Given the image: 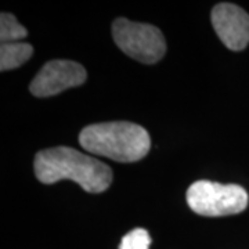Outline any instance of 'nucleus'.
Masks as SVG:
<instances>
[{
    "mask_svg": "<svg viewBox=\"0 0 249 249\" xmlns=\"http://www.w3.org/2000/svg\"><path fill=\"white\" fill-rule=\"evenodd\" d=\"M28 31L10 13H1L0 17V39L1 43H14L27 37Z\"/></svg>",
    "mask_w": 249,
    "mask_h": 249,
    "instance_id": "nucleus-8",
    "label": "nucleus"
},
{
    "mask_svg": "<svg viewBox=\"0 0 249 249\" xmlns=\"http://www.w3.org/2000/svg\"><path fill=\"white\" fill-rule=\"evenodd\" d=\"M151 245V237L144 229H134L124 235L119 249H148Z\"/></svg>",
    "mask_w": 249,
    "mask_h": 249,
    "instance_id": "nucleus-9",
    "label": "nucleus"
},
{
    "mask_svg": "<svg viewBox=\"0 0 249 249\" xmlns=\"http://www.w3.org/2000/svg\"><path fill=\"white\" fill-rule=\"evenodd\" d=\"M187 204L196 213L220 217L241 213L248 206V193L238 184H220L198 180L187 190Z\"/></svg>",
    "mask_w": 249,
    "mask_h": 249,
    "instance_id": "nucleus-3",
    "label": "nucleus"
},
{
    "mask_svg": "<svg viewBox=\"0 0 249 249\" xmlns=\"http://www.w3.org/2000/svg\"><path fill=\"white\" fill-rule=\"evenodd\" d=\"M34 47L29 43L14 42V43H1L0 47V70L10 71L21 67L22 64L32 57Z\"/></svg>",
    "mask_w": 249,
    "mask_h": 249,
    "instance_id": "nucleus-7",
    "label": "nucleus"
},
{
    "mask_svg": "<svg viewBox=\"0 0 249 249\" xmlns=\"http://www.w3.org/2000/svg\"><path fill=\"white\" fill-rule=\"evenodd\" d=\"M86 70L75 61L53 60L46 62L31 82V93L39 98L52 97L64 90L78 88L86 82Z\"/></svg>",
    "mask_w": 249,
    "mask_h": 249,
    "instance_id": "nucleus-5",
    "label": "nucleus"
},
{
    "mask_svg": "<svg viewBox=\"0 0 249 249\" xmlns=\"http://www.w3.org/2000/svg\"><path fill=\"white\" fill-rule=\"evenodd\" d=\"M212 25L223 45L232 52L249 43V14L232 3H219L212 10Z\"/></svg>",
    "mask_w": 249,
    "mask_h": 249,
    "instance_id": "nucleus-6",
    "label": "nucleus"
},
{
    "mask_svg": "<svg viewBox=\"0 0 249 249\" xmlns=\"http://www.w3.org/2000/svg\"><path fill=\"white\" fill-rule=\"evenodd\" d=\"M34 168L36 178L43 184L72 180L91 194L106 191L112 183V170L108 165L71 147L39 151Z\"/></svg>",
    "mask_w": 249,
    "mask_h": 249,
    "instance_id": "nucleus-1",
    "label": "nucleus"
},
{
    "mask_svg": "<svg viewBox=\"0 0 249 249\" xmlns=\"http://www.w3.org/2000/svg\"><path fill=\"white\" fill-rule=\"evenodd\" d=\"M112 37L124 54L142 64H155L166 53L162 32L150 24L118 18L112 22Z\"/></svg>",
    "mask_w": 249,
    "mask_h": 249,
    "instance_id": "nucleus-4",
    "label": "nucleus"
},
{
    "mask_svg": "<svg viewBox=\"0 0 249 249\" xmlns=\"http://www.w3.org/2000/svg\"><path fill=\"white\" fill-rule=\"evenodd\" d=\"M83 150L116 162H137L151 147L148 132L133 122L118 121L86 126L79 134Z\"/></svg>",
    "mask_w": 249,
    "mask_h": 249,
    "instance_id": "nucleus-2",
    "label": "nucleus"
}]
</instances>
